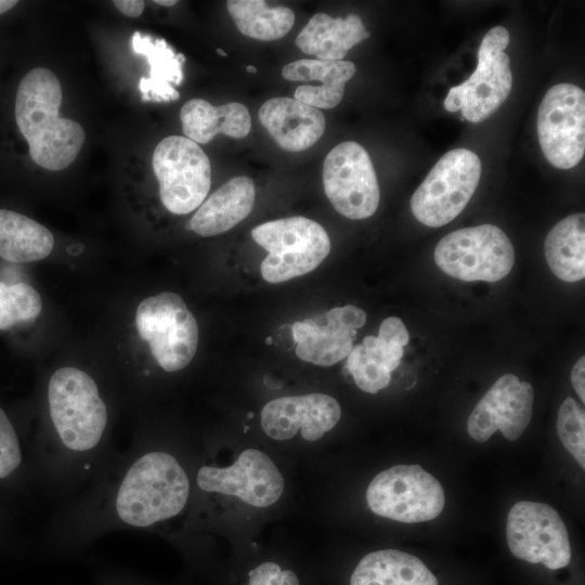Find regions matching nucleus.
<instances>
[{"mask_svg":"<svg viewBox=\"0 0 585 585\" xmlns=\"http://www.w3.org/2000/svg\"><path fill=\"white\" fill-rule=\"evenodd\" d=\"M191 481L169 451L133 442L114 451L103 468L52 518L46 537L80 545L119 530H148L179 516Z\"/></svg>","mask_w":585,"mask_h":585,"instance_id":"f257e3e1","label":"nucleus"},{"mask_svg":"<svg viewBox=\"0 0 585 585\" xmlns=\"http://www.w3.org/2000/svg\"><path fill=\"white\" fill-rule=\"evenodd\" d=\"M48 429L28 443L35 491L62 505L78 495L103 468L109 411L95 379L78 367L57 368L47 385Z\"/></svg>","mask_w":585,"mask_h":585,"instance_id":"f03ea898","label":"nucleus"},{"mask_svg":"<svg viewBox=\"0 0 585 585\" xmlns=\"http://www.w3.org/2000/svg\"><path fill=\"white\" fill-rule=\"evenodd\" d=\"M63 90L46 67H35L21 80L15 98V120L35 164L51 170L67 168L83 142L82 126L60 116Z\"/></svg>","mask_w":585,"mask_h":585,"instance_id":"7ed1b4c3","label":"nucleus"},{"mask_svg":"<svg viewBox=\"0 0 585 585\" xmlns=\"http://www.w3.org/2000/svg\"><path fill=\"white\" fill-rule=\"evenodd\" d=\"M251 236L268 251L260 271L269 283H282L312 272L330 251L325 229L300 216L262 223L252 229Z\"/></svg>","mask_w":585,"mask_h":585,"instance_id":"20e7f679","label":"nucleus"},{"mask_svg":"<svg viewBox=\"0 0 585 585\" xmlns=\"http://www.w3.org/2000/svg\"><path fill=\"white\" fill-rule=\"evenodd\" d=\"M135 325L165 372H179L195 356L197 321L178 294L162 291L143 299L135 311Z\"/></svg>","mask_w":585,"mask_h":585,"instance_id":"39448f33","label":"nucleus"},{"mask_svg":"<svg viewBox=\"0 0 585 585\" xmlns=\"http://www.w3.org/2000/svg\"><path fill=\"white\" fill-rule=\"evenodd\" d=\"M437 265L465 282H497L515 263L514 246L505 232L493 224L456 230L441 238L434 249Z\"/></svg>","mask_w":585,"mask_h":585,"instance_id":"423d86ee","label":"nucleus"},{"mask_svg":"<svg viewBox=\"0 0 585 585\" xmlns=\"http://www.w3.org/2000/svg\"><path fill=\"white\" fill-rule=\"evenodd\" d=\"M481 161L467 148L445 153L411 198L414 217L430 227L454 220L467 206L481 177Z\"/></svg>","mask_w":585,"mask_h":585,"instance_id":"0eeeda50","label":"nucleus"},{"mask_svg":"<svg viewBox=\"0 0 585 585\" xmlns=\"http://www.w3.org/2000/svg\"><path fill=\"white\" fill-rule=\"evenodd\" d=\"M509 40V31L503 26L485 34L474 72L466 81L452 87L444 100L447 112L460 110L468 121L481 122L503 105L512 88L510 58L505 52Z\"/></svg>","mask_w":585,"mask_h":585,"instance_id":"6e6552de","label":"nucleus"},{"mask_svg":"<svg viewBox=\"0 0 585 585\" xmlns=\"http://www.w3.org/2000/svg\"><path fill=\"white\" fill-rule=\"evenodd\" d=\"M153 170L162 205L174 214L199 207L211 185V165L200 146L183 135H169L154 150Z\"/></svg>","mask_w":585,"mask_h":585,"instance_id":"1a4fd4ad","label":"nucleus"},{"mask_svg":"<svg viewBox=\"0 0 585 585\" xmlns=\"http://www.w3.org/2000/svg\"><path fill=\"white\" fill-rule=\"evenodd\" d=\"M366 500L377 516L404 523L429 521L444 508L440 482L418 465H398L369 483Z\"/></svg>","mask_w":585,"mask_h":585,"instance_id":"9d476101","label":"nucleus"},{"mask_svg":"<svg viewBox=\"0 0 585 585\" xmlns=\"http://www.w3.org/2000/svg\"><path fill=\"white\" fill-rule=\"evenodd\" d=\"M536 129L541 150L554 167H575L585 154L584 90L567 82L552 86L538 107Z\"/></svg>","mask_w":585,"mask_h":585,"instance_id":"9b49d317","label":"nucleus"},{"mask_svg":"<svg viewBox=\"0 0 585 585\" xmlns=\"http://www.w3.org/2000/svg\"><path fill=\"white\" fill-rule=\"evenodd\" d=\"M323 184L333 207L349 219H366L378 208L377 176L368 153L356 142H341L327 154Z\"/></svg>","mask_w":585,"mask_h":585,"instance_id":"f8f14e48","label":"nucleus"},{"mask_svg":"<svg viewBox=\"0 0 585 585\" xmlns=\"http://www.w3.org/2000/svg\"><path fill=\"white\" fill-rule=\"evenodd\" d=\"M506 537L509 550L518 559L542 563L550 570L564 568L571 561L567 528L547 504L516 503L507 516Z\"/></svg>","mask_w":585,"mask_h":585,"instance_id":"ddd939ff","label":"nucleus"},{"mask_svg":"<svg viewBox=\"0 0 585 585\" xmlns=\"http://www.w3.org/2000/svg\"><path fill=\"white\" fill-rule=\"evenodd\" d=\"M196 484L203 492L236 496L255 507H268L278 500L284 479L263 452L247 448L229 467L203 465L196 473Z\"/></svg>","mask_w":585,"mask_h":585,"instance_id":"4468645a","label":"nucleus"},{"mask_svg":"<svg viewBox=\"0 0 585 585\" xmlns=\"http://www.w3.org/2000/svg\"><path fill=\"white\" fill-rule=\"evenodd\" d=\"M534 390L516 375L499 377L479 401L467 421V431L477 442H485L499 430L509 441L517 440L532 418Z\"/></svg>","mask_w":585,"mask_h":585,"instance_id":"2eb2a0df","label":"nucleus"},{"mask_svg":"<svg viewBox=\"0 0 585 585\" xmlns=\"http://www.w3.org/2000/svg\"><path fill=\"white\" fill-rule=\"evenodd\" d=\"M340 416L339 403L328 394L284 396L263 406L261 427L274 440H288L301 431L304 440L316 441L337 425Z\"/></svg>","mask_w":585,"mask_h":585,"instance_id":"dca6fc26","label":"nucleus"},{"mask_svg":"<svg viewBox=\"0 0 585 585\" xmlns=\"http://www.w3.org/2000/svg\"><path fill=\"white\" fill-rule=\"evenodd\" d=\"M321 326L311 318L292 324L296 354L304 362L332 366L346 359L353 348L356 332L364 326L366 313L355 306L337 307L325 315Z\"/></svg>","mask_w":585,"mask_h":585,"instance_id":"f3484780","label":"nucleus"},{"mask_svg":"<svg viewBox=\"0 0 585 585\" xmlns=\"http://www.w3.org/2000/svg\"><path fill=\"white\" fill-rule=\"evenodd\" d=\"M259 119L285 151L301 152L314 145L325 131L324 114L291 98H272L259 109Z\"/></svg>","mask_w":585,"mask_h":585,"instance_id":"a211bd4d","label":"nucleus"},{"mask_svg":"<svg viewBox=\"0 0 585 585\" xmlns=\"http://www.w3.org/2000/svg\"><path fill=\"white\" fill-rule=\"evenodd\" d=\"M34 491L28 443L0 406V507L16 515Z\"/></svg>","mask_w":585,"mask_h":585,"instance_id":"6ab92c4d","label":"nucleus"},{"mask_svg":"<svg viewBox=\"0 0 585 585\" xmlns=\"http://www.w3.org/2000/svg\"><path fill=\"white\" fill-rule=\"evenodd\" d=\"M356 68L349 61H323L302 58L283 67L282 76L290 81L320 80V86H299L294 99L315 108L337 106L344 93V86Z\"/></svg>","mask_w":585,"mask_h":585,"instance_id":"aec40b11","label":"nucleus"},{"mask_svg":"<svg viewBox=\"0 0 585 585\" xmlns=\"http://www.w3.org/2000/svg\"><path fill=\"white\" fill-rule=\"evenodd\" d=\"M255 198L256 188L249 177L232 178L199 206L190 226L205 237L224 233L250 213Z\"/></svg>","mask_w":585,"mask_h":585,"instance_id":"412c9836","label":"nucleus"},{"mask_svg":"<svg viewBox=\"0 0 585 585\" xmlns=\"http://www.w3.org/2000/svg\"><path fill=\"white\" fill-rule=\"evenodd\" d=\"M370 36L356 14L336 17L314 14L296 37V46L306 54L323 61H342L348 51Z\"/></svg>","mask_w":585,"mask_h":585,"instance_id":"4be33fe9","label":"nucleus"},{"mask_svg":"<svg viewBox=\"0 0 585 585\" xmlns=\"http://www.w3.org/2000/svg\"><path fill=\"white\" fill-rule=\"evenodd\" d=\"M180 120L184 136L197 144L210 142L218 133L243 139L251 129L250 114L238 102L213 106L206 100L192 99L183 104Z\"/></svg>","mask_w":585,"mask_h":585,"instance_id":"5701e85b","label":"nucleus"},{"mask_svg":"<svg viewBox=\"0 0 585 585\" xmlns=\"http://www.w3.org/2000/svg\"><path fill=\"white\" fill-rule=\"evenodd\" d=\"M350 585H439L417 557L396 549L367 554L354 569Z\"/></svg>","mask_w":585,"mask_h":585,"instance_id":"b1692460","label":"nucleus"},{"mask_svg":"<svg viewBox=\"0 0 585 585\" xmlns=\"http://www.w3.org/2000/svg\"><path fill=\"white\" fill-rule=\"evenodd\" d=\"M135 53L146 57L150 77L140 79L139 88L143 101L169 102L180 98L172 84L179 86L183 79V54H174L164 39H153L135 31L132 37Z\"/></svg>","mask_w":585,"mask_h":585,"instance_id":"393cba45","label":"nucleus"},{"mask_svg":"<svg viewBox=\"0 0 585 585\" xmlns=\"http://www.w3.org/2000/svg\"><path fill=\"white\" fill-rule=\"evenodd\" d=\"M546 261L561 281L574 283L585 276V214H570L547 234L544 244Z\"/></svg>","mask_w":585,"mask_h":585,"instance_id":"a878e982","label":"nucleus"},{"mask_svg":"<svg viewBox=\"0 0 585 585\" xmlns=\"http://www.w3.org/2000/svg\"><path fill=\"white\" fill-rule=\"evenodd\" d=\"M53 247V234L46 226L16 211L0 209V258L13 263L39 261Z\"/></svg>","mask_w":585,"mask_h":585,"instance_id":"bb28decb","label":"nucleus"},{"mask_svg":"<svg viewBox=\"0 0 585 585\" xmlns=\"http://www.w3.org/2000/svg\"><path fill=\"white\" fill-rule=\"evenodd\" d=\"M226 8L237 29L257 40L281 39L295 22L292 10L283 5L270 8L263 0H229Z\"/></svg>","mask_w":585,"mask_h":585,"instance_id":"cd10ccee","label":"nucleus"},{"mask_svg":"<svg viewBox=\"0 0 585 585\" xmlns=\"http://www.w3.org/2000/svg\"><path fill=\"white\" fill-rule=\"evenodd\" d=\"M347 368L356 386L367 393H377L391 380V372L372 335L364 337L361 344L352 348L347 356Z\"/></svg>","mask_w":585,"mask_h":585,"instance_id":"c85d7f7f","label":"nucleus"},{"mask_svg":"<svg viewBox=\"0 0 585 585\" xmlns=\"http://www.w3.org/2000/svg\"><path fill=\"white\" fill-rule=\"evenodd\" d=\"M42 310L39 292L26 283L0 282V330L36 320Z\"/></svg>","mask_w":585,"mask_h":585,"instance_id":"c756f323","label":"nucleus"},{"mask_svg":"<svg viewBox=\"0 0 585 585\" xmlns=\"http://www.w3.org/2000/svg\"><path fill=\"white\" fill-rule=\"evenodd\" d=\"M557 433L562 445L585 468V414L571 396L561 403L557 417Z\"/></svg>","mask_w":585,"mask_h":585,"instance_id":"7c9ffc66","label":"nucleus"},{"mask_svg":"<svg viewBox=\"0 0 585 585\" xmlns=\"http://www.w3.org/2000/svg\"><path fill=\"white\" fill-rule=\"evenodd\" d=\"M249 585H300L290 570H281L274 562H264L249 572Z\"/></svg>","mask_w":585,"mask_h":585,"instance_id":"2f4dec72","label":"nucleus"},{"mask_svg":"<svg viewBox=\"0 0 585 585\" xmlns=\"http://www.w3.org/2000/svg\"><path fill=\"white\" fill-rule=\"evenodd\" d=\"M385 342L404 347L408 343L410 335L403 321L396 316H390L382 321L378 336Z\"/></svg>","mask_w":585,"mask_h":585,"instance_id":"473e14b6","label":"nucleus"},{"mask_svg":"<svg viewBox=\"0 0 585 585\" xmlns=\"http://www.w3.org/2000/svg\"><path fill=\"white\" fill-rule=\"evenodd\" d=\"M572 386L580 396L581 401L585 402V358L581 356L574 364L571 372Z\"/></svg>","mask_w":585,"mask_h":585,"instance_id":"72a5a7b5","label":"nucleus"},{"mask_svg":"<svg viewBox=\"0 0 585 585\" xmlns=\"http://www.w3.org/2000/svg\"><path fill=\"white\" fill-rule=\"evenodd\" d=\"M15 514L0 507V545L15 537Z\"/></svg>","mask_w":585,"mask_h":585,"instance_id":"f704fd0d","label":"nucleus"},{"mask_svg":"<svg viewBox=\"0 0 585 585\" xmlns=\"http://www.w3.org/2000/svg\"><path fill=\"white\" fill-rule=\"evenodd\" d=\"M115 6L126 16L138 17L142 14L145 3L141 0H115Z\"/></svg>","mask_w":585,"mask_h":585,"instance_id":"c9c22d12","label":"nucleus"},{"mask_svg":"<svg viewBox=\"0 0 585 585\" xmlns=\"http://www.w3.org/2000/svg\"><path fill=\"white\" fill-rule=\"evenodd\" d=\"M16 3L15 0H0V14L11 10Z\"/></svg>","mask_w":585,"mask_h":585,"instance_id":"e433bc0d","label":"nucleus"},{"mask_svg":"<svg viewBox=\"0 0 585 585\" xmlns=\"http://www.w3.org/2000/svg\"><path fill=\"white\" fill-rule=\"evenodd\" d=\"M154 2L162 6H172L178 3L177 0H155Z\"/></svg>","mask_w":585,"mask_h":585,"instance_id":"4c0bfd02","label":"nucleus"},{"mask_svg":"<svg viewBox=\"0 0 585 585\" xmlns=\"http://www.w3.org/2000/svg\"><path fill=\"white\" fill-rule=\"evenodd\" d=\"M246 69H247V72H249L250 74L257 73V68H256L253 65H247Z\"/></svg>","mask_w":585,"mask_h":585,"instance_id":"58836bf2","label":"nucleus"},{"mask_svg":"<svg viewBox=\"0 0 585 585\" xmlns=\"http://www.w3.org/2000/svg\"><path fill=\"white\" fill-rule=\"evenodd\" d=\"M216 52H217L219 55H221V56H226V53H225L222 49H220V48H217V49H216Z\"/></svg>","mask_w":585,"mask_h":585,"instance_id":"ea45409f","label":"nucleus"}]
</instances>
